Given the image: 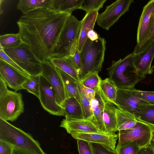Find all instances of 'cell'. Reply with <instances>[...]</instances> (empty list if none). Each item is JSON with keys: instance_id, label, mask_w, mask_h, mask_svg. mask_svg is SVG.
Instances as JSON below:
<instances>
[{"instance_id": "37", "label": "cell", "mask_w": 154, "mask_h": 154, "mask_svg": "<svg viewBox=\"0 0 154 154\" xmlns=\"http://www.w3.org/2000/svg\"><path fill=\"white\" fill-rule=\"evenodd\" d=\"M150 28L148 35L142 46L137 49H134L133 53H135L143 50L154 42V12Z\"/></svg>"}, {"instance_id": "15", "label": "cell", "mask_w": 154, "mask_h": 154, "mask_svg": "<svg viewBox=\"0 0 154 154\" xmlns=\"http://www.w3.org/2000/svg\"><path fill=\"white\" fill-rule=\"evenodd\" d=\"M133 54L134 64L139 74L143 76L152 74L154 68L152 63L154 58V42L142 51Z\"/></svg>"}, {"instance_id": "36", "label": "cell", "mask_w": 154, "mask_h": 154, "mask_svg": "<svg viewBox=\"0 0 154 154\" xmlns=\"http://www.w3.org/2000/svg\"><path fill=\"white\" fill-rule=\"evenodd\" d=\"M134 90L139 98L149 104L154 105V91H142L135 89Z\"/></svg>"}, {"instance_id": "25", "label": "cell", "mask_w": 154, "mask_h": 154, "mask_svg": "<svg viewBox=\"0 0 154 154\" xmlns=\"http://www.w3.org/2000/svg\"><path fill=\"white\" fill-rule=\"evenodd\" d=\"M52 1V0H20L17 8L25 14L38 8L51 9Z\"/></svg>"}, {"instance_id": "47", "label": "cell", "mask_w": 154, "mask_h": 154, "mask_svg": "<svg viewBox=\"0 0 154 154\" xmlns=\"http://www.w3.org/2000/svg\"><path fill=\"white\" fill-rule=\"evenodd\" d=\"M152 146V154H154V142L152 140L151 142Z\"/></svg>"}, {"instance_id": "46", "label": "cell", "mask_w": 154, "mask_h": 154, "mask_svg": "<svg viewBox=\"0 0 154 154\" xmlns=\"http://www.w3.org/2000/svg\"><path fill=\"white\" fill-rule=\"evenodd\" d=\"M12 154H33L28 151L14 147Z\"/></svg>"}, {"instance_id": "44", "label": "cell", "mask_w": 154, "mask_h": 154, "mask_svg": "<svg viewBox=\"0 0 154 154\" xmlns=\"http://www.w3.org/2000/svg\"><path fill=\"white\" fill-rule=\"evenodd\" d=\"M152 146L150 143L146 146L141 147L136 154H152Z\"/></svg>"}, {"instance_id": "24", "label": "cell", "mask_w": 154, "mask_h": 154, "mask_svg": "<svg viewBox=\"0 0 154 154\" xmlns=\"http://www.w3.org/2000/svg\"><path fill=\"white\" fill-rule=\"evenodd\" d=\"M83 0H52L51 9L55 11L72 14L80 9Z\"/></svg>"}, {"instance_id": "28", "label": "cell", "mask_w": 154, "mask_h": 154, "mask_svg": "<svg viewBox=\"0 0 154 154\" xmlns=\"http://www.w3.org/2000/svg\"><path fill=\"white\" fill-rule=\"evenodd\" d=\"M137 120L146 123L154 127V105L142 104Z\"/></svg>"}, {"instance_id": "34", "label": "cell", "mask_w": 154, "mask_h": 154, "mask_svg": "<svg viewBox=\"0 0 154 154\" xmlns=\"http://www.w3.org/2000/svg\"><path fill=\"white\" fill-rule=\"evenodd\" d=\"M140 148L136 143L131 142L116 147L115 151L118 154H136Z\"/></svg>"}, {"instance_id": "8", "label": "cell", "mask_w": 154, "mask_h": 154, "mask_svg": "<svg viewBox=\"0 0 154 154\" xmlns=\"http://www.w3.org/2000/svg\"><path fill=\"white\" fill-rule=\"evenodd\" d=\"M22 94L8 90L0 97V118L7 121L14 122L24 112Z\"/></svg>"}, {"instance_id": "22", "label": "cell", "mask_w": 154, "mask_h": 154, "mask_svg": "<svg viewBox=\"0 0 154 154\" xmlns=\"http://www.w3.org/2000/svg\"><path fill=\"white\" fill-rule=\"evenodd\" d=\"M50 61L56 67L69 75L79 83L80 79L79 74L73 62L71 56L63 57L53 58Z\"/></svg>"}, {"instance_id": "13", "label": "cell", "mask_w": 154, "mask_h": 154, "mask_svg": "<svg viewBox=\"0 0 154 154\" xmlns=\"http://www.w3.org/2000/svg\"><path fill=\"white\" fill-rule=\"evenodd\" d=\"M154 12V0L144 6L139 19L137 34V44L134 49L140 48L147 38L150 30Z\"/></svg>"}, {"instance_id": "4", "label": "cell", "mask_w": 154, "mask_h": 154, "mask_svg": "<svg viewBox=\"0 0 154 154\" xmlns=\"http://www.w3.org/2000/svg\"><path fill=\"white\" fill-rule=\"evenodd\" d=\"M0 140L33 154H46L39 142L29 133L0 118Z\"/></svg>"}, {"instance_id": "45", "label": "cell", "mask_w": 154, "mask_h": 154, "mask_svg": "<svg viewBox=\"0 0 154 154\" xmlns=\"http://www.w3.org/2000/svg\"><path fill=\"white\" fill-rule=\"evenodd\" d=\"M88 38L91 41H94L97 40L100 36L93 29L90 30L87 34Z\"/></svg>"}, {"instance_id": "1", "label": "cell", "mask_w": 154, "mask_h": 154, "mask_svg": "<svg viewBox=\"0 0 154 154\" xmlns=\"http://www.w3.org/2000/svg\"><path fill=\"white\" fill-rule=\"evenodd\" d=\"M71 14L40 8L23 14L17 22L18 33L41 62L52 58L60 34Z\"/></svg>"}, {"instance_id": "29", "label": "cell", "mask_w": 154, "mask_h": 154, "mask_svg": "<svg viewBox=\"0 0 154 154\" xmlns=\"http://www.w3.org/2000/svg\"><path fill=\"white\" fill-rule=\"evenodd\" d=\"M23 42L18 33L6 34L0 36V45L4 49L17 47Z\"/></svg>"}, {"instance_id": "9", "label": "cell", "mask_w": 154, "mask_h": 154, "mask_svg": "<svg viewBox=\"0 0 154 154\" xmlns=\"http://www.w3.org/2000/svg\"><path fill=\"white\" fill-rule=\"evenodd\" d=\"M133 0H118L106 7L105 11L98 14L96 22L103 29L108 30L129 9Z\"/></svg>"}, {"instance_id": "42", "label": "cell", "mask_w": 154, "mask_h": 154, "mask_svg": "<svg viewBox=\"0 0 154 154\" xmlns=\"http://www.w3.org/2000/svg\"><path fill=\"white\" fill-rule=\"evenodd\" d=\"M79 83L86 97L90 102L94 98L96 95V91L98 88L95 89H94L86 88L83 86L80 83Z\"/></svg>"}, {"instance_id": "11", "label": "cell", "mask_w": 154, "mask_h": 154, "mask_svg": "<svg viewBox=\"0 0 154 154\" xmlns=\"http://www.w3.org/2000/svg\"><path fill=\"white\" fill-rule=\"evenodd\" d=\"M41 64L42 68L41 74L54 88L57 102L63 108L64 102L68 98V96L62 78L57 68L50 60L41 62Z\"/></svg>"}, {"instance_id": "3", "label": "cell", "mask_w": 154, "mask_h": 154, "mask_svg": "<svg viewBox=\"0 0 154 154\" xmlns=\"http://www.w3.org/2000/svg\"><path fill=\"white\" fill-rule=\"evenodd\" d=\"M106 45L105 39L103 37L100 36L94 41L88 38L80 53L82 66L79 76L80 80L90 73H98L101 71L104 60Z\"/></svg>"}, {"instance_id": "16", "label": "cell", "mask_w": 154, "mask_h": 154, "mask_svg": "<svg viewBox=\"0 0 154 154\" xmlns=\"http://www.w3.org/2000/svg\"><path fill=\"white\" fill-rule=\"evenodd\" d=\"M76 140H82L89 142L100 144L115 150L118 135H106L99 132H74L70 134Z\"/></svg>"}, {"instance_id": "43", "label": "cell", "mask_w": 154, "mask_h": 154, "mask_svg": "<svg viewBox=\"0 0 154 154\" xmlns=\"http://www.w3.org/2000/svg\"><path fill=\"white\" fill-rule=\"evenodd\" d=\"M8 90L6 82L2 78L0 77V97L6 94Z\"/></svg>"}, {"instance_id": "20", "label": "cell", "mask_w": 154, "mask_h": 154, "mask_svg": "<svg viewBox=\"0 0 154 154\" xmlns=\"http://www.w3.org/2000/svg\"><path fill=\"white\" fill-rule=\"evenodd\" d=\"M98 11L87 12L81 21L77 48L80 53L88 39L87 34L93 28L98 14Z\"/></svg>"}, {"instance_id": "40", "label": "cell", "mask_w": 154, "mask_h": 154, "mask_svg": "<svg viewBox=\"0 0 154 154\" xmlns=\"http://www.w3.org/2000/svg\"><path fill=\"white\" fill-rule=\"evenodd\" d=\"M71 57L80 76L82 71V66L80 53L78 48L76 50L74 54Z\"/></svg>"}, {"instance_id": "19", "label": "cell", "mask_w": 154, "mask_h": 154, "mask_svg": "<svg viewBox=\"0 0 154 154\" xmlns=\"http://www.w3.org/2000/svg\"><path fill=\"white\" fill-rule=\"evenodd\" d=\"M117 108L116 105L105 96L103 120L106 130L111 135L116 134V132L118 131L116 116Z\"/></svg>"}, {"instance_id": "30", "label": "cell", "mask_w": 154, "mask_h": 154, "mask_svg": "<svg viewBox=\"0 0 154 154\" xmlns=\"http://www.w3.org/2000/svg\"><path fill=\"white\" fill-rule=\"evenodd\" d=\"M39 75L30 76L24 83L23 89H24L35 96L38 99L40 96V82Z\"/></svg>"}, {"instance_id": "35", "label": "cell", "mask_w": 154, "mask_h": 154, "mask_svg": "<svg viewBox=\"0 0 154 154\" xmlns=\"http://www.w3.org/2000/svg\"><path fill=\"white\" fill-rule=\"evenodd\" d=\"M90 144L93 154H118L115 150L110 149L100 144L91 143Z\"/></svg>"}, {"instance_id": "21", "label": "cell", "mask_w": 154, "mask_h": 154, "mask_svg": "<svg viewBox=\"0 0 154 154\" xmlns=\"http://www.w3.org/2000/svg\"><path fill=\"white\" fill-rule=\"evenodd\" d=\"M63 108L65 119H85L80 103L75 98L69 97L65 100Z\"/></svg>"}, {"instance_id": "49", "label": "cell", "mask_w": 154, "mask_h": 154, "mask_svg": "<svg viewBox=\"0 0 154 154\" xmlns=\"http://www.w3.org/2000/svg\"><path fill=\"white\" fill-rule=\"evenodd\" d=\"M152 135L154 136V130L153 131V132H152Z\"/></svg>"}, {"instance_id": "12", "label": "cell", "mask_w": 154, "mask_h": 154, "mask_svg": "<svg viewBox=\"0 0 154 154\" xmlns=\"http://www.w3.org/2000/svg\"><path fill=\"white\" fill-rule=\"evenodd\" d=\"M116 106L118 108L133 115L137 119L142 104H149L139 98L133 90L117 88Z\"/></svg>"}, {"instance_id": "38", "label": "cell", "mask_w": 154, "mask_h": 154, "mask_svg": "<svg viewBox=\"0 0 154 154\" xmlns=\"http://www.w3.org/2000/svg\"><path fill=\"white\" fill-rule=\"evenodd\" d=\"M0 59L3 60L23 74L29 77L30 76V75H28L25 71L20 67L13 60L7 55L4 50H0Z\"/></svg>"}, {"instance_id": "31", "label": "cell", "mask_w": 154, "mask_h": 154, "mask_svg": "<svg viewBox=\"0 0 154 154\" xmlns=\"http://www.w3.org/2000/svg\"><path fill=\"white\" fill-rule=\"evenodd\" d=\"M79 88L80 96V104L85 119L92 121L93 114L90 102L86 97L84 92L79 83Z\"/></svg>"}, {"instance_id": "10", "label": "cell", "mask_w": 154, "mask_h": 154, "mask_svg": "<svg viewBox=\"0 0 154 154\" xmlns=\"http://www.w3.org/2000/svg\"><path fill=\"white\" fill-rule=\"evenodd\" d=\"M40 96L39 99L42 107L50 114L65 116L64 109L57 103L54 88L42 74L39 75Z\"/></svg>"}, {"instance_id": "18", "label": "cell", "mask_w": 154, "mask_h": 154, "mask_svg": "<svg viewBox=\"0 0 154 154\" xmlns=\"http://www.w3.org/2000/svg\"><path fill=\"white\" fill-rule=\"evenodd\" d=\"M60 126L65 128L70 134L74 132L100 133L92 122L86 119H75L65 118L61 121Z\"/></svg>"}, {"instance_id": "2", "label": "cell", "mask_w": 154, "mask_h": 154, "mask_svg": "<svg viewBox=\"0 0 154 154\" xmlns=\"http://www.w3.org/2000/svg\"><path fill=\"white\" fill-rule=\"evenodd\" d=\"M107 70L109 78L119 89H134L135 85L145 78L139 74L135 66L133 53L112 61Z\"/></svg>"}, {"instance_id": "14", "label": "cell", "mask_w": 154, "mask_h": 154, "mask_svg": "<svg viewBox=\"0 0 154 154\" xmlns=\"http://www.w3.org/2000/svg\"><path fill=\"white\" fill-rule=\"evenodd\" d=\"M0 77L8 87L16 91L23 89V84L30 77L0 59Z\"/></svg>"}, {"instance_id": "6", "label": "cell", "mask_w": 154, "mask_h": 154, "mask_svg": "<svg viewBox=\"0 0 154 154\" xmlns=\"http://www.w3.org/2000/svg\"><path fill=\"white\" fill-rule=\"evenodd\" d=\"M4 52L30 76L39 75L42 72L41 62L26 44L23 42L14 48H4Z\"/></svg>"}, {"instance_id": "48", "label": "cell", "mask_w": 154, "mask_h": 154, "mask_svg": "<svg viewBox=\"0 0 154 154\" xmlns=\"http://www.w3.org/2000/svg\"><path fill=\"white\" fill-rule=\"evenodd\" d=\"M152 140L154 142V136L153 135H152Z\"/></svg>"}, {"instance_id": "5", "label": "cell", "mask_w": 154, "mask_h": 154, "mask_svg": "<svg viewBox=\"0 0 154 154\" xmlns=\"http://www.w3.org/2000/svg\"><path fill=\"white\" fill-rule=\"evenodd\" d=\"M81 24V21L74 16H69L60 34L52 58L68 57L74 54L77 48Z\"/></svg>"}, {"instance_id": "32", "label": "cell", "mask_w": 154, "mask_h": 154, "mask_svg": "<svg viewBox=\"0 0 154 154\" xmlns=\"http://www.w3.org/2000/svg\"><path fill=\"white\" fill-rule=\"evenodd\" d=\"M101 80L98 73L95 72L86 75L79 83L85 87L95 89L99 87Z\"/></svg>"}, {"instance_id": "33", "label": "cell", "mask_w": 154, "mask_h": 154, "mask_svg": "<svg viewBox=\"0 0 154 154\" xmlns=\"http://www.w3.org/2000/svg\"><path fill=\"white\" fill-rule=\"evenodd\" d=\"M107 0H83L80 9L86 12L98 11L103 8Z\"/></svg>"}, {"instance_id": "7", "label": "cell", "mask_w": 154, "mask_h": 154, "mask_svg": "<svg viewBox=\"0 0 154 154\" xmlns=\"http://www.w3.org/2000/svg\"><path fill=\"white\" fill-rule=\"evenodd\" d=\"M154 130L153 126L137 120L133 127L118 131L119 140L116 147L131 142H134L141 148L145 146L151 142Z\"/></svg>"}, {"instance_id": "26", "label": "cell", "mask_w": 154, "mask_h": 154, "mask_svg": "<svg viewBox=\"0 0 154 154\" xmlns=\"http://www.w3.org/2000/svg\"><path fill=\"white\" fill-rule=\"evenodd\" d=\"M116 116L118 131L130 128L135 125L137 121L132 114L118 108Z\"/></svg>"}, {"instance_id": "17", "label": "cell", "mask_w": 154, "mask_h": 154, "mask_svg": "<svg viewBox=\"0 0 154 154\" xmlns=\"http://www.w3.org/2000/svg\"><path fill=\"white\" fill-rule=\"evenodd\" d=\"M105 96L99 87L96 91L94 98L90 101L93 114L92 122L99 132L106 135H110L106 130L103 120V113Z\"/></svg>"}, {"instance_id": "41", "label": "cell", "mask_w": 154, "mask_h": 154, "mask_svg": "<svg viewBox=\"0 0 154 154\" xmlns=\"http://www.w3.org/2000/svg\"><path fill=\"white\" fill-rule=\"evenodd\" d=\"M14 147L11 144L0 140V154H12Z\"/></svg>"}, {"instance_id": "39", "label": "cell", "mask_w": 154, "mask_h": 154, "mask_svg": "<svg viewBox=\"0 0 154 154\" xmlns=\"http://www.w3.org/2000/svg\"><path fill=\"white\" fill-rule=\"evenodd\" d=\"M77 141L79 154H93L90 142L79 139Z\"/></svg>"}, {"instance_id": "23", "label": "cell", "mask_w": 154, "mask_h": 154, "mask_svg": "<svg viewBox=\"0 0 154 154\" xmlns=\"http://www.w3.org/2000/svg\"><path fill=\"white\" fill-rule=\"evenodd\" d=\"M56 68L64 84L68 97H73L80 103L79 88V82L72 77L60 69Z\"/></svg>"}, {"instance_id": "27", "label": "cell", "mask_w": 154, "mask_h": 154, "mask_svg": "<svg viewBox=\"0 0 154 154\" xmlns=\"http://www.w3.org/2000/svg\"><path fill=\"white\" fill-rule=\"evenodd\" d=\"M99 87L106 98L116 105L117 88L109 78L101 80Z\"/></svg>"}]
</instances>
